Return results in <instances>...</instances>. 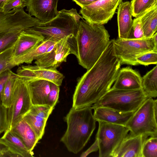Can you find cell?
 Masks as SVG:
<instances>
[{
	"label": "cell",
	"instance_id": "5",
	"mask_svg": "<svg viewBox=\"0 0 157 157\" xmlns=\"http://www.w3.org/2000/svg\"><path fill=\"white\" fill-rule=\"evenodd\" d=\"M157 100L147 98L133 114L126 126L129 134L146 139L157 137Z\"/></svg>",
	"mask_w": 157,
	"mask_h": 157
},
{
	"label": "cell",
	"instance_id": "20",
	"mask_svg": "<svg viewBox=\"0 0 157 157\" xmlns=\"http://www.w3.org/2000/svg\"><path fill=\"white\" fill-rule=\"evenodd\" d=\"M44 39V37L41 35L23 31L14 45L13 59L25 55Z\"/></svg>",
	"mask_w": 157,
	"mask_h": 157
},
{
	"label": "cell",
	"instance_id": "11",
	"mask_svg": "<svg viewBox=\"0 0 157 157\" xmlns=\"http://www.w3.org/2000/svg\"><path fill=\"white\" fill-rule=\"evenodd\" d=\"M72 39L67 37L60 40L50 51L36 60L34 63L44 68L57 69L62 63L66 62L69 54H74Z\"/></svg>",
	"mask_w": 157,
	"mask_h": 157
},
{
	"label": "cell",
	"instance_id": "34",
	"mask_svg": "<svg viewBox=\"0 0 157 157\" xmlns=\"http://www.w3.org/2000/svg\"><path fill=\"white\" fill-rule=\"evenodd\" d=\"M26 0H6L2 12L6 13L13 9H22L26 6Z\"/></svg>",
	"mask_w": 157,
	"mask_h": 157
},
{
	"label": "cell",
	"instance_id": "13",
	"mask_svg": "<svg viewBox=\"0 0 157 157\" xmlns=\"http://www.w3.org/2000/svg\"><path fill=\"white\" fill-rule=\"evenodd\" d=\"M54 108L47 105H33L23 117L30 126L39 140L44 135L47 121Z\"/></svg>",
	"mask_w": 157,
	"mask_h": 157
},
{
	"label": "cell",
	"instance_id": "1",
	"mask_svg": "<svg viewBox=\"0 0 157 157\" xmlns=\"http://www.w3.org/2000/svg\"><path fill=\"white\" fill-rule=\"evenodd\" d=\"M114 39L93 67L78 80L73 97L75 109L91 106L111 88L121 64L115 51Z\"/></svg>",
	"mask_w": 157,
	"mask_h": 157
},
{
	"label": "cell",
	"instance_id": "16",
	"mask_svg": "<svg viewBox=\"0 0 157 157\" xmlns=\"http://www.w3.org/2000/svg\"><path fill=\"white\" fill-rule=\"evenodd\" d=\"M142 77L138 71L128 66L120 68L112 88L119 90H134L141 88Z\"/></svg>",
	"mask_w": 157,
	"mask_h": 157
},
{
	"label": "cell",
	"instance_id": "15",
	"mask_svg": "<svg viewBox=\"0 0 157 157\" xmlns=\"http://www.w3.org/2000/svg\"><path fill=\"white\" fill-rule=\"evenodd\" d=\"M146 139L142 135L133 136L128 133L116 149L111 157H142V145Z\"/></svg>",
	"mask_w": 157,
	"mask_h": 157
},
{
	"label": "cell",
	"instance_id": "27",
	"mask_svg": "<svg viewBox=\"0 0 157 157\" xmlns=\"http://www.w3.org/2000/svg\"><path fill=\"white\" fill-rule=\"evenodd\" d=\"M131 2L132 16L135 18L157 5V0H132Z\"/></svg>",
	"mask_w": 157,
	"mask_h": 157
},
{
	"label": "cell",
	"instance_id": "12",
	"mask_svg": "<svg viewBox=\"0 0 157 157\" xmlns=\"http://www.w3.org/2000/svg\"><path fill=\"white\" fill-rule=\"evenodd\" d=\"M17 76L27 82L36 79H44L60 86L64 76L57 69L41 67L36 65L21 66L17 71Z\"/></svg>",
	"mask_w": 157,
	"mask_h": 157
},
{
	"label": "cell",
	"instance_id": "26",
	"mask_svg": "<svg viewBox=\"0 0 157 157\" xmlns=\"http://www.w3.org/2000/svg\"><path fill=\"white\" fill-rule=\"evenodd\" d=\"M17 77L16 74L12 71L4 85L2 92V105L7 108L10 107L11 104L14 85Z\"/></svg>",
	"mask_w": 157,
	"mask_h": 157
},
{
	"label": "cell",
	"instance_id": "4",
	"mask_svg": "<svg viewBox=\"0 0 157 157\" xmlns=\"http://www.w3.org/2000/svg\"><path fill=\"white\" fill-rule=\"evenodd\" d=\"M147 98L142 88L123 90L112 87L91 107L92 109L102 107L134 113Z\"/></svg>",
	"mask_w": 157,
	"mask_h": 157
},
{
	"label": "cell",
	"instance_id": "24",
	"mask_svg": "<svg viewBox=\"0 0 157 157\" xmlns=\"http://www.w3.org/2000/svg\"><path fill=\"white\" fill-rule=\"evenodd\" d=\"M145 38H149L157 30V5L147 11L140 17Z\"/></svg>",
	"mask_w": 157,
	"mask_h": 157
},
{
	"label": "cell",
	"instance_id": "41",
	"mask_svg": "<svg viewBox=\"0 0 157 157\" xmlns=\"http://www.w3.org/2000/svg\"><path fill=\"white\" fill-rule=\"evenodd\" d=\"M6 0H0V12H2L3 7Z\"/></svg>",
	"mask_w": 157,
	"mask_h": 157
},
{
	"label": "cell",
	"instance_id": "30",
	"mask_svg": "<svg viewBox=\"0 0 157 157\" xmlns=\"http://www.w3.org/2000/svg\"><path fill=\"white\" fill-rule=\"evenodd\" d=\"M14 46L0 53V74L14 67L11 64Z\"/></svg>",
	"mask_w": 157,
	"mask_h": 157
},
{
	"label": "cell",
	"instance_id": "22",
	"mask_svg": "<svg viewBox=\"0 0 157 157\" xmlns=\"http://www.w3.org/2000/svg\"><path fill=\"white\" fill-rule=\"evenodd\" d=\"M18 136L28 149L33 151L39 140L29 124L23 118L10 130Z\"/></svg>",
	"mask_w": 157,
	"mask_h": 157
},
{
	"label": "cell",
	"instance_id": "9",
	"mask_svg": "<svg viewBox=\"0 0 157 157\" xmlns=\"http://www.w3.org/2000/svg\"><path fill=\"white\" fill-rule=\"evenodd\" d=\"M32 105L27 82L18 76L14 85L11 104L7 109L8 128L7 130H10L21 119Z\"/></svg>",
	"mask_w": 157,
	"mask_h": 157
},
{
	"label": "cell",
	"instance_id": "2",
	"mask_svg": "<svg viewBox=\"0 0 157 157\" xmlns=\"http://www.w3.org/2000/svg\"><path fill=\"white\" fill-rule=\"evenodd\" d=\"M103 25H92L82 19L75 38L78 64L88 70L100 57L110 41Z\"/></svg>",
	"mask_w": 157,
	"mask_h": 157
},
{
	"label": "cell",
	"instance_id": "32",
	"mask_svg": "<svg viewBox=\"0 0 157 157\" xmlns=\"http://www.w3.org/2000/svg\"><path fill=\"white\" fill-rule=\"evenodd\" d=\"M136 60L139 64L148 66L157 63V52L152 51L145 52L138 56Z\"/></svg>",
	"mask_w": 157,
	"mask_h": 157
},
{
	"label": "cell",
	"instance_id": "23",
	"mask_svg": "<svg viewBox=\"0 0 157 157\" xmlns=\"http://www.w3.org/2000/svg\"><path fill=\"white\" fill-rule=\"evenodd\" d=\"M1 138L14 157H34L33 151L29 150L21 139L10 130L5 132Z\"/></svg>",
	"mask_w": 157,
	"mask_h": 157
},
{
	"label": "cell",
	"instance_id": "19",
	"mask_svg": "<svg viewBox=\"0 0 157 157\" xmlns=\"http://www.w3.org/2000/svg\"><path fill=\"white\" fill-rule=\"evenodd\" d=\"M117 10L118 38L128 39L133 22L131 2H121L118 6Z\"/></svg>",
	"mask_w": 157,
	"mask_h": 157
},
{
	"label": "cell",
	"instance_id": "3",
	"mask_svg": "<svg viewBox=\"0 0 157 157\" xmlns=\"http://www.w3.org/2000/svg\"><path fill=\"white\" fill-rule=\"evenodd\" d=\"M92 109L91 106L77 109L72 107L64 117L67 127L60 141L69 152L78 153L89 140L96 127Z\"/></svg>",
	"mask_w": 157,
	"mask_h": 157
},
{
	"label": "cell",
	"instance_id": "6",
	"mask_svg": "<svg viewBox=\"0 0 157 157\" xmlns=\"http://www.w3.org/2000/svg\"><path fill=\"white\" fill-rule=\"evenodd\" d=\"M79 24L69 14L61 10L58 15L51 20L25 30L27 32L39 35L44 39L52 37L60 40L69 37L75 38Z\"/></svg>",
	"mask_w": 157,
	"mask_h": 157
},
{
	"label": "cell",
	"instance_id": "10",
	"mask_svg": "<svg viewBox=\"0 0 157 157\" xmlns=\"http://www.w3.org/2000/svg\"><path fill=\"white\" fill-rule=\"evenodd\" d=\"M122 0H98L83 7L79 13L90 24L103 25L113 17Z\"/></svg>",
	"mask_w": 157,
	"mask_h": 157
},
{
	"label": "cell",
	"instance_id": "38",
	"mask_svg": "<svg viewBox=\"0 0 157 157\" xmlns=\"http://www.w3.org/2000/svg\"><path fill=\"white\" fill-rule=\"evenodd\" d=\"M61 11L66 13L72 17L76 22L78 24L80 22V19H83L82 17L80 16L77 12L76 9H72L69 10L63 9Z\"/></svg>",
	"mask_w": 157,
	"mask_h": 157
},
{
	"label": "cell",
	"instance_id": "21",
	"mask_svg": "<svg viewBox=\"0 0 157 157\" xmlns=\"http://www.w3.org/2000/svg\"><path fill=\"white\" fill-rule=\"evenodd\" d=\"M27 82L32 105H47L51 82L45 80L36 79Z\"/></svg>",
	"mask_w": 157,
	"mask_h": 157
},
{
	"label": "cell",
	"instance_id": "33",
	"mask_svg": "<svg viewBox=\"0 0 157 157\" xmlns=\"http://www.w3.org/2000/svg\"><path fill=\"white\" fill-rule=\"evenodd\" d=\"M59 90V86L50 82V89L48 96L47 105L54 108L58 100Z\"/></svg>",
	"mask_w": 157,
	"mask_h": 157
},
{
	"label": "cell",
	"instance_id": "40",
	"mask_svg": "<svg viewBox=\"0 0 157 157\" xmlns=\"http://www.w3.org/2000/svg\"><path fill=\"white\" fill-rule=\"evenodd\" d=\"M81 8L83 7L88 5L98 0H72Z\"/></svg>",
	"mask_w": 157,
	"mask_h": 157
},
{
	"label": "cell",
	"instance_id": "39",
	"mask_svg": "<svg viewBox=\"0 0 157 157\" xmlns=\"http://www.w3.org/2000/svg\"><path fill=\"white\" fill-rule=\"evenodd\" d=\"M8 146L3 140L0 138V157H4L6 152L9 151Z\"/></svg>",
	"mask_w": 157,
	"mask_h": 157
},
{
	"label": "cell",
	"instance_id": "18",
	"mask_svg": "<svg viewBox=\"0 0 157 157\" xmlns=\"http://www.w3.org/2000/svg\"><path fill=\"white\" fill-rule=\"evenodd\" d=\"M59 40L52 37L45 39L35 48L25 55L13 58L11 64L13 67L25 63H32L42 56L50 51Z\"/></svg>",
	"mask_w": 157,
	"mask_h": 157
},
{
	"label": "cell",
	"instance_id": "17",
	"mask_svg": "<svg viewBox=\"0 0 157 157\" xmlns=\"http://www.w3.org/2000/svg\"><path fill=\"white\" fill-rule=\"evenodd\" d=\"M94 109V117L97 121L125 126L133 113H125L104 107H98Z\"/></svg>",
	"mask_w": 157,
	"mask_h": 157
},
{
	"label": "cell",
	"instance_id": "35",
	"mask_svg": "<svg viewBox=\"0 0 157 157\" xmlns=\"http://www.w3.org/2000/svg\"><path fill=\"white\" fill-rule=\"evenodd\" d=\"M7 109L3 105H0V134L7 130L8 128Z\"/></svg>",
	"mask_w": 157,
	"mask_h": 157
},
{
	"label": "cell",
	"instance_id": "31",
	"mask_svg": "<svg viewBox=\"0 0 157 157\" xmlns=\"http://www.w3.org/2000/svg\"><path fill=\"white\" fill-rule=\"evenodd\" d=\"M145 38L140 17L135 18L133 22L128 39H138Z\"/></svg>",
	"mask_w": 157,
	"mask_h": 157
},
{
	"label": "cell",
	"instance_id": "37",
	"mask_svg": "<svg viewBox=\"0 0 157 157\" xmlns=\"http://www.w3.org/2000/svg\"><path fill=\"white\" fill-rule=\"evenodd\" d=\"M99 149V146L97 140L96 139L93 144L86 151L82 152L81 155V157H85L90 153L98 151Z\"/></svg>",
	"mask_w": 157,
	"mask_h": 157
},
{
	"label": "cell",
	"instance_id": "8",
	"mask_svg": "<svg viewBox=\"0 0 157 157\" xmlns=\"http://www.w3.org/2000/svg\"><path fill=\"white\" fill-rule=\"evenodd\" d=\"M98 128L96 139L99 146V157H111L113 152L128 135L125 126L98 121Z\"/></svg>",
	"mask_w": 157,
	"mask_h": 157
},
{
	"label": "cell",
	"instance_id": "28",
	"mask_svg": "<svg viewBox=\"0 0 157 157\" xmlns=\"http://www.w3.org/2000/svg\"><path fill=\"white\" fill-rule=\"evenodd\" d=\"M23 31H12L0 35V53L13 46Z\"/></svg>",
	"mask_w": 157,
	"mask_h": 157
},
{
	"label": "cell",
	"instance_id": "25",
	"mask_svg": "<svg viewBox=\"0 0 157 157\" xmlns=\"http://www.w3.org/2000/svg\"><path fill=\"white\" fill-rule=\"evenodd\" d=\"M142 89L147 98L157 97V66L142 77Z\"/></svg>",
	"mask_w": 157,
	"mask_h": 157
},
{
	"label": "cell",
	"instance_id": "14",
	"mask_svg": "<svg viewBox=\"0 0 157 157\" xmlns=\"http://www.w3.org/2000/svg\"><path fill=\"white\" fill-rule=\"evenodd\" d=\"M58 0H26V10L41 23L47 22L58 15Z\"/></svg>",
	"mask_w": 157,
	"mask_h": 157
},
{
	"label": "cell",
	"instance_id": "29",
	"mask_svg": "<svg viewBox=\"0 0 157 157\" xmlns=\"http://www.w3.org/2000/svg\"><path fill=\"white\" fill-rule=\"evenodd\" d=\"M142 157H157V137L150 136L144 141Z\"/></svg>",
	"mask_w": 157,
	"mask_h": 157
},
{
	"label": "cell",
	"instance_id": "7",
	"mask_svg": "<svg viewBox=\"0 0 157 157\" xmlns=\"http://www.w3.org/2000/svg\"><path fill=\"white\" fill-rule=\"evenodd\" d=\"M116 55L121 65H139L136 58L145 52H157V44L153 36L138 39H114Z\"/></svg>",
	"mask_w": 157,
	"mask_h": 157
},
{
	"label": "cell",
	"instance_id": "36",
	"mask_svg": "<svg viewBox=\"0 0 157 157\" xmlns=\"http://www.w3.org/2000/svg\"><path fill=\"white\" fill-rule=\"evenodd\" d=\"M11 72L10 70H8L0 74V105H2L1 95L3 89Z\"/></svg>",
	"mask_w": 157,
	"mask_h": 157
}]
</instances>
